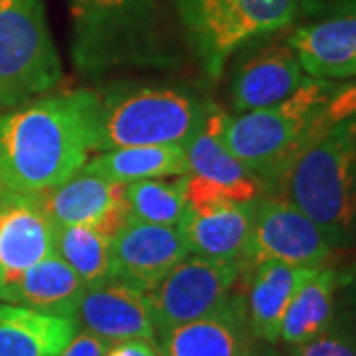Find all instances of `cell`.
<instances>
[{
  "mask_svg": "<svg viewBox=\"0 0 356 356\" xmlns=\"http://www.w3.org/2000/svg\"><path fill=\"white\" fill-rule=\"evenodd\" d=\"M353 115H356V83H348L334 91V95L327 105V121L329 125H334Z\"/></svg>",
  "mask_w": 356,
  "mask_h": 356,
  "instance_id": "cell-27",
  "label": "cell"
},
{
  "mask_svg": "<svg viewBox=\"0 0 356 356\" xmlns=\"http://www.w3.org/2000/svg\"><path fill=\"white\" fill-rule=\"evenodd\" d=\"M226 121L228 115L222 109L214 105L206 107L200 127L184 145L188 175L214 184L234 202H255L264 196L267 186L229 153L222 139Z\"/></svg>",
  "mask_w": 356,
  "mask_h": 356,
  "instance_id": "cell-14",
  "label": "cell"
},
{
  "mask_svg": "<svg viewBox=\"0 0 356 356\" xmlns=\"http://www.w3.org/2000/svg\"><path fill=\"white\" fill-rule=\"evenodd\" d=\"M109 344L111 343L103 341L91 332L81 331L74 334V339L58 356H105Z\"/></svg>",
  "mask_w": 356,
  "mask_h": 356,
  "instance_id": "cell-28",
  "label": "cell"
},
{
  "mask_svg": "<svg viewBox=\"0 0 356 356\" xmlns=\"http://www.w3.org/2000/svg\"><path fill=\"white\" fill-rule=\"evenodd\" d=\"M341 275L334 269L317 267L297 289L281 323L280 339L289 346H299L321 337L332 327L334 295Z\"/></svg>",
  "mask_w": 356,
  "mask_h": 356,
  "instance_id": "cell-23",
  "label": "cell"
},
{
  "mask_svg": "<svg viewBox=\"0 0 356 356\" xmlns=\"http://www.w3.org/2000/svg\"><path fill=\"white\" fill-rule=\"evenodd\" d=\"M331 14H353L356 16V0H334L329 8Z\"/></svg>",
  "mask_w": 356,
  "mask_h": 356,
  "instance_id": "cell-30",
  "label": "cell"
},
{
  "mask_svg": "<svg viewBox=\"0 0 356 356\" xmlns=\"http://www.w3.org/2000/svg\"><path fill=\"white\" fill-rule=\"evenodd\" d=\"M56 228L32 196L0 208V287L56 254Z\"/></svg>",
  "mask_w": 356,
  "mask_h": 356,
  "instance_id": "cell-17",
  "label": "cell"
},
{
  "mask_svg": "<svg viewBox=\"0 0 356 356\" xmlns=\"http://www.w3.org/2000/svg\"><path fill=\"white\" fill-rule=\"evenodd\" d=\"M206 107L168 88L119 89L99 99L95 151L125 147H184L202 123Z\"/></svg>",
  "mask_w": 356,
  "mask_h": 356,
  "instance_id": "cell-5",
  "label": "cell"
},
{
  "mask_svg": "<svg viewBox=\"0 0 356 356\" xmlns=\"http://www.w3.org/2000/svg\"><path fill=\"white\" fill-rule=\"evenodd\" d=\"M277 188L334 245L350 238L356 229V115L331 125L309 145Z\"/></svg>",
  "mask_w": 356,
  "mask_h": 356,
  "instance_id": "cell-4",
  "label": "cell"
},
{
  "mask_svg": "<svg viewBox=\"0 0 356 356\" xmlns=\"http://www.w3.org/2000/svg\"><path fill=\"white\" fill-rule=\"evenodd\" d=\"M267 356H281V355H277V353H269V355Z\"/></svg>",
  "mask_w": 356,
  "mask_h": 356,
  "instance_id": "cell-32",
  "label": "cell"
},
{
  "mask_svg": "<svg viewBox=\"0 0 356 356\" xmlns=\"http://www.w3.org/2000/svg\"><path fill=\"white\" fill-rule=\"evenodd\" d=\"M317 267H297L281 261H264L254 267L248 295V321L255 339L266 343L280 341L281 323L297 289Z\"/></svg>",
  "mask_w": 356,
  "mask_h": 356,
  "instance_id": "cell-20",
  "label": "cell"
},
{
  "mask_svg": "<svg viewBox=\"0 0 356 356\" xmlns=\"http://www.w3.org/2000/svg\"><path fill=\"white\" fill-rule=\"evenodd\" d=\"M255 202H216L186 206L178 229L188 254L242 266L254 226Z\"/></svg>",
  "mask_w": 356,
  "mask_h": 356,
  "instance_id": "cell-13",
  "label": "cell"
},
{
  "mask_svg": "<svg viewBox=\"0 0 356 356\" xmlns=\"http://www.w3.org/2000/svg\"><path fill=\"white\" fill-rule=\"evenodd\" d=\"M254 332L242 299H229L208 317L159 332L163 356H252Z\"/></svg>",
  "mask_w": 356,
  "mask_h": 356,
  "instance_id": "cell-15",
  "label": "cell"
},
{
  "mask_svg": "<svg viewBox=\"0 0 356 356\" xmlns=\"http://www.w3.org/2000/svg\"><path fill=\"white\" fill-rule=\"evenodd\" d=\"M125 200L131 218L147 224L178 228L186 212L182 178L177 182H168L165 178L129 182L125 184Z\"/></svg>",
  "mask_w": 356,
  "mask_h": 356,
  "instance_id": "cell-25",
  "label": "cell"
},
{
  "mask_svg": "<svg viewBox=\"0 0 356 356\" xmlns=\"http://www.w3.org/2000/svg\"><path fill=\"white\" fill-rule=\"evenodd\" d=\"M105 356H161L159 346L149 339H129L111 343Z\"/></svg>",
  "mask_w": 356,
  "mask_h": 356,
  "instance_id": "cell-29",
  "label": "cell"
},
{
  "mask_svg": "<svg viewBox=\"0 0 356 356\" xmlns=\"http://www.w3.org/2000/svg\"><path fill=\"white\" fill-rule=\"evenodd\" d=\"M56 254L76 271L86 287L111 280V240L93 226H54Z\"/></svg>",
  "mask_w": 356,
  "mask_h": 356,
  "instance_id": "cell-24",
  "label": "cell"
},
{
  "mask_svg": "<svg viewBox=\"0 0 356 356\" xmlns=\"http://www.w3.org/2000/svg\"><path fill=\"white\" fill-rule=\"evenodd\" d=\"M299 0H175L192 54L214 79L245 42L291 24Z\"/></svg>",
  "mask_w": 356,
  "mask_h": 356,
  "instance_id": "cell-6",
  "label": "cell"
},
{
  "mask_svg": "<svg viewBox=\"0 0 356 356\" xmlns=\"http://www.w3.org/2000/svg\"><path fill=\"white\" fill-rule=\"evenodd\" d=\"M334 243L325 229L281 196L255 200L254 226L242 266L281 261L297 267H323Z\"/></svg>",
  "mask_w": 356,
  "mask_h": 356,
  "instance_id": "cell-9",
  "label": "cell"
},
{
  "mask_svg": "<svg viewBox=\"0 0 356 356\" xmlns=\"http://www.w3.org/2000/svg\"><path fill=\"white\" fill-rule=\"evenodd\" d=\"M60 79L44 0H0V107H20Z\"/></svg>",
  "mask_w": 356,
  "mask_h": 356,
  "instance_id": "cell-7",
  "label": "cell"
},
{
  "mask_svg": "<svg viewBox=\"0 0 356 356\" xmlns=\"http://www.w3.org/2000/svg\"><path fill=\"white\" fill-rule=\"evenodd\" d=\"M24 194H18V192L10 191L8 186H4L2 182H0V208H4V206H8L14 200H18V198H22Z\"/></svg>",
  "mask_w": 356,
  "mask_h": 356,
  "instance_id": "cell-31",
  "label": "cell"
},
{
  "mask_svg": "<svg viewBox=\"0 0 356 356\" xmlns=\"http://www.w3.org/2000/svg\"><path fill=\"white\" fill-rule=\"evenodd\" d=\"M86 289L76 271L51 254L0 287V301L56 317H76Z\"/></svg>",
  "mask_w": 356,
  "mask_h": 356,
  "instance_id": "cell-19",
  "label": "cell"
},
{
  "mask_svg": "<svg viewBox=\"0 0 356 356\" xmlns=\"http://www.w3.org/2000/svg\"><path fill=\"white\" fill-rule=\"evenodd\" d=\"M81 170L115 184H129L149 178L184 177L188 175V159L180 145L125 147L103 151L89 159Z\"/></svg>",
  "mask_w": 356,
  "mask_h": 356,
  "instance_id": "cell-22",
  "label": "cell"
},
{
  "mask_svg": "<svg viewBox=\"0 0 356 356\" xmlns=\"http://www.w3.org/2000/svg\"><path fill=\"white\" fill-rule=\"evenodd\" d=\"M54 226H93L109 240L131 218L125 184L79 170L65 182L32 194Z\"/></svg>",
  "mask_w": 356,
  "mask_h": 356,
  "instance_id": "cell-10",
  "label": "cell"
},
{
  "mask_svg": "<svg viewBox=\"0 0 356 356\" xmlns=\"http://www.w3.org/2000/svg\"><path fill=\"white\" fill-rule=\"evenodd\" d=\"M305 79L307 74L287 42L264 46L236 67L232 107L236 113H245L281 103Z\"/></svg>",
  "mask_w": 356,
  "mask_h": 356,
  "instance_id": "cell-16",
  "label": "cell"
},
{
  "mask_svg": "<svg viewBox=\"0 0 356 356\" xmlns=\"http://www.w3.org/2000/svg\"><path fill=\"white\" fill-rule=\"evenodd\" d=\"M77 327L76 317H56L0 301V356H58Z\"/></svg>",
  "mask_w": 356,
  "mask_h": 356,
  "instance_id": "cell-21",
  "label": "cell"
},
{
  "mask_svg": "<svg viewBox=\"0 0 356 356\" xmlns=\"http://www.w3.org/2000/svg\"><path fill=\"white\" fill-rule=\"evenodd\" d=\"M240 264L186 255L147 291L156 332L208 317L229 301Z\"/></svg>",
  "mask_w": 356,
  "mask_h": 356,
  "instance_id": "cell-8",
  "label": "cell"
},
{
  "mask_svg": "<svg viewBox=\"0 0 356 356\" xmlns=\"http://www.w3.org/2000/svg\"><path fill=\"white\" fill-rule=\"evenodd\" d=\"M287 44L309 77H356V16L353 14H332V18L301 26Z\"/></svg>",
  "mask_w": 356,
  "mask_h": 356,
  "instance_id": "cell-18",
  "label": "cell"
},
{
  "mask_svg": "<svg viewBox=\"0 0 356 356\" xmlns=\"http://www.w3.org/2000/svg\"><path fill=\"white\" fill-rule=\"evenodd\" d=\"M74 62L83 72L123 64H161L166 51L163 0H67Z\"/></svg>",
  "mask_w": 356,
  "mask_h": 356,
  "instance_id": "cell-3",
  "label": "cell"
},
{
  "mask_svg": "<svg viewBox=\"0 0 356 356\" xmlns=\"http://www.w3.org/2000/svg\"><path fill=\"white\" fill-rule=\"evenodd\" d=\"M337 89L332 79L307 76L281 103L228 117L222 139L266 186H280L299 154L331 127L327 105Z\"/></svg>",
  "mask_w": 356,
  "mask_h": 356,
  "instance_id": "cell-2",
  "label": "cell"
},
{
  "mask_svg": "<svg viewBox=\"0 0 356 356\" xmlns=\"http://www.w3.org/2000/svg\"><path fill=\"white\" fill-rule=\"evenodd\" d=\"M76 318L83 325V331L107 343L129 339L154 341L156 337L147 293L123 281L109 280L88 287L79 301Z\"/></svg>",
  "mask_w": 356,
  "mask_h": 356,
  "instance_id": "cell-12",
  "label": "cell"
},
{
  "mask_svg": "<svg viewBox=\"0 0 356 356\" xmlns=\"http://www.w3.org/2000/svg\"><path fill=\"white\" fill-rule=\"evenodd\" d=\"M99 95L77 89L40 95L0 115V182L32 196L81 170L95 151Z\"/></svg>",
  "mask_w": 356,
  "mask_h": 356,
  "instance_id": "cell-1",
  "label": "cell"
},
{
  "mask_svg": "<svg viewBox=\"0 0 356 356\" xmlns=\"http://www.w3.org/2000/svg\"><path fill=\"white\" fill-rule=\"evenodd\" d=\"M291 356H356V341L350 334L331 327L317 339L293 346Z\"/></svg>",
  "mask_w": 356,
  "mask_h": 356,
  "instance_id": "cell-26",
  "label": "cell"
},
{
  "mask_svg": "<svg viewBox=\"0 0 356 356\" xmlns=\"http://www.w3.org/2000/svg\"><path fill=\"white\" fill-rule=\"evenodd\" d=\"M186 255L188 248L178 228L129 218L111 238V280L147 293Z\"/></svg>",
  "mask_w": 356,
  "mask_h": 356,
  "instance_id": "cell-11",
  "label": "cell"
}]
</instances>
